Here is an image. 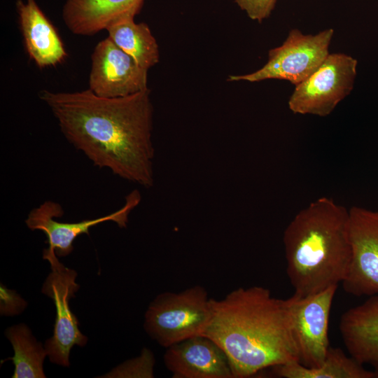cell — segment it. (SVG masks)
<instances>
[{
    "instance_id": "cell-10",
    "label": "cell",
    "mask_w": 378,
    "mask_h": 378,
    "mask_svg": "<svg viewBox=\"0 0 378 378\" xmlns=\"http://www.w3.org/2000/svg\"><path fill=\"white\" fill-rule=\"evenodd\" d=\"M351 258L342 286L356 297L378 294V211L349 209Z\"/></svg>"
},
{
    "instance_id": "cell-7",
    "label": "cell",
    "mask_w": 378,
    "mask_h": 378,
    "mask_svg": "<svg viewBox=\"0 0 378 378\" xmlns=\"http://www.w3.org/2000/svg\"><path fill=\"white\" fill-rule=\"evenodd\" d=\"M51 272L43 284L41 291L50 298L56 308V318L52 336L45 343V348L51 363L69 367V356L75 345L84 346L88 337L78 328V321L69 307L70 299L80 286L76 283L77 273L62 264L57 255L46 259Z\"/></svg>"
},
{
    "instance_id": "cell-9",
    "label": "cell",
    "mask_w": 378,
    "mask_h": 378,
    "mask_svg": "<svg viewBox=\"0 0 378 378\" xmlns=\"http://www.w3.org/2000/svg\"><path fill=\"white\" fill-rule=\"evenodd\" d=\"M140 201V193L135 190L126 197L122 208L110 214L94 219L66 223L57 220L64 214L62 206L57 202L47 200L29 213L25 223L31 230H41L45 233L48 247L43 250L44 260L54 255L64 257L72 252L74 241L82 234H89V230L93 226L113 221L120 227H125L130 213Z\"/></svg>"
},
{
    "instance_id": "cell-15",
    "label": "cell",
    "mask_w": 378,
    "mask_h": 378,
    "mask_svg": "<svg viewBox=\"0 0 378 378\" xmlns=\"http://www.w3.org/2000/svg\"><path fill=\"white\" fill-rule=\"evenodd\" d=\"M339 329L349 354L378 370V294L344 312Z\"/></svg>"
},
{
    "instance_id": "cell-3",
    "label": "cell",
    "mask_w": 378,
    "mask_h": 378,
    "mask_svg": "<svg viewBox=\"0 0 378 378\" xmlns=\"http://www.w3.org/2000/svg\"><path fill=\"white\" fill-rule=\"evenodd\" d=\"M349 209L320 197L300 211L284 230L286 273L301 297L337 286L351 258Z\"/></svg>"
},
{
    "instance_id": "cell-8",
    "label": "cell",
    "mask_w": 378,
    "mask_h": 378,
    "mask_svg": "<svg viewBox=\"0 0 378 378\" xmlns=\"http://www.w3.org/2000/svg\"><path fill=\"white\" fill-rule=\"evenodd\" d=\"M337 286L301 297L286 299L292 315L299 352V363L308 368L321 365L330 347L328 325Z\"/></svg>"
},
{
    "instance_id": "cell-11",
    "label": "cell",
    "mask_w": 378,
    "mask_h": 378,
    "mask_svg": "<svg viewBox=\"0 0 378 378\" xmlns=\"http://www.w3.org/2000/svg\"><path fill=\"white\" fill-rule=\"evenodd\" d=\"M148 70L110 38L99 41L91 55L89 90L102 97H119L148 89Z\"/></svg>"
},
{
    "instance_id": "cell-18",
    "label": "cell",
    "mask_w": 378,
    "mask_h": 378,
    "mask_svg": "<svg viewBox=\"0 0 378 378\" xmlns=\"http://www.w3.org/2000/svg\"><path fill=\"white\" fill-rule=\"evenodd\" d=\"M14 356L7 358L15 365L13 378H44L43 362L48 356L41 342L36 340L25 324L14 325L6 330Z\"/></svg>"
},
{
    "instance_id": "cell-20",
    "label": "cell",
    "mask_w": 378,
    "mask_h": 378,
    "mask_svg": "<svg viewBox=\"0 0 378 378\" xmlns=\"http://www.w3.org/2000/svg\"><path fill=\"white\" fill-rule=\"evenodd\" d=\"M277 0H234L249 18L262 22L269 18Z\"/></svg>"
},
{
    "instance_id": "cell-17",
    "label": "cell",
    "mask_w": 378,
    "mask_h": 378,
    "mask_svg": "<svg viewBox=\"0 0 378 378\" xmlns=\"http://www.w3.org/2000/svg\"><path fill=\"white\" fill-rule=\"evenodd\" d=\"M134 18L120 20L106 29L108 37L142 68L155 66L160 58L158 45L148 24Z\"/></svg>"
},
{
    "instance_id": "cell-12",
    "label": "cell",
    "mask_w": 378,
    "mask_h": 378,
    "mask_svg": "<svg viewBox=\"0 0 378 378\" xmlns=\"http://www.w3.org/2000/svg\"><path fill=\"white\" fill-rule=\"evenodd\" d=\"M163 360L173 378H234L223 350L204 335L166 348Z\"/></svg>"
},
{
    "instance_id": "cell-14",
    "label": "cell",
    "mask_w": 378,
    "mask_h": 378,
    "mask_svg": "<svg viewBox=\"0 0 378 378\" xmlns=\"http://www.w3.org/2000/svg\"><path fill=\"white\" fill-rule=\"evenodd\" d=\"M144 0H65L62 19L73 34L92 36L125 18H134Z\"/></svg>"
},
{
    "instance_id": "cell-2",
    "label": "cell",
    "mask_w": 378,
    "mask_h": 378,
    "mask_svg": "<svg viewBox=\"0 0 378 378\" xmlns=\"http://www.w3.org/2000/svg\"><path fill=\"white\" fill-rule=\"evenodd\" d=\"M211 314L202 335L226 354L234 378L251 377L278 365L299 363L291 313L286 300L269 289L240 287L221 300L211 298Z\"/></svg>"
},
{
    "instance_id": "cell-5",
    "label": "cell",
    "mask_w": 378,
    "mask_h": 378,
    "mask_svg": "<svg viewBox=\"0 0 378 378\" xmlns=\"http://www.w3.org/2000/svg\"><path fill=\"white\" fill-rule=\"evenodd\" d=\"M333 34L332 29L316 34H304L293 29L280 46L270 50L268 60L262 67L245 75H231L228 80L254 83L279 79L297 85L309 77L330 54Z\"/></svg>"
},
{
    "instance_id": "cell-16",
    "label": "cell",
    "mask_w": 378,
    "mask_h": 378,
    "mask_svg": "<svg viewBox=\"0 0 378 378\" xmlns=\"http://www.w3.org/2000/svg\"><path fill=\"white\" fill-rule=\"evenodd\" d=\"M284 378H378V370H368L339 347L330 346L325 360L316 368H306L298 362L272 368Z\"/></svg>"
},
{
    "instance_id": "cell-13",
    "label": "cell",
    "mask_w": 378,
    "mask_h": 378,
    "mask_svg": "<svg viewBox=\"0 0 378 378\" xmlns=\"http://www.w3.org/2000/svg\"><path fill=\"white\" fill-rule=\"evenodd\" d=\"M15 8L29 58L41 69L63 62L67 56L64 46L36 0H17Z\"/></svg>"
},
{
    "instance_id": "cell-6",
    "label": "cell",
    "mask_w": 378,
    "mask_h": 378,
    "mask_svg": "<svg viewBox=\"0 0 378 378\" xmlns=\"http://www.w3.org/2000/svg\"><path fill=\"white\" fill-rule=\"evenodd\" d=\"M358 61L344 53H330L305 80L295 85L289 97V109L295 114L330 115L352 91Z\"/></svg>"
},
{
    "instance_id": "cell-4",
    "label": "cell",
    "mask_w": 378,
    "mask_h": 378,
    "mask_svg": "<svg viewBox=\"0 0 378 378\" xmlns=\"http://www.w3.org/2000/svg\"><path fill=\"white\" fill-rule=\"evenodd\" d=\"M211 298L205 288L195 285L180 292H164L150 303L144 327L160 346L167 348L202 335L211 314Z\"/></svg>"
},
{
    "instance_id": "cell-19",
    "label": "cell",
    "mask_w": 378,
    "mask_h": 378,
    "mask_svg": "<svg viewBox=\"0 0 378 378\" xmlns=\"http://www.w3.org/2000/svg\"><path fill=\"white\" fill-rule=\"evenodd\" d=\"M154 365L153 352L144 348L139 356L125 361L112 370L110 377L152 378L154 377Z\"/></svg>"
},
{
    "instance_id": "cell-1",
    "label": "cell",
    "mask_w": 378,
    "mask_h": 378,
    "mask_svg": "<svg viewBox=\"0 0 378 378\" xmlns=\"http://www.w3.org/2000/svg\"><path fill=\"white\" fill-rule=\"evenodd\" d=\"M38 96L72 146L94 166L146 188L154 183L150 91L102 97L88 89Z\"/></svg>"
}]
</instances>
